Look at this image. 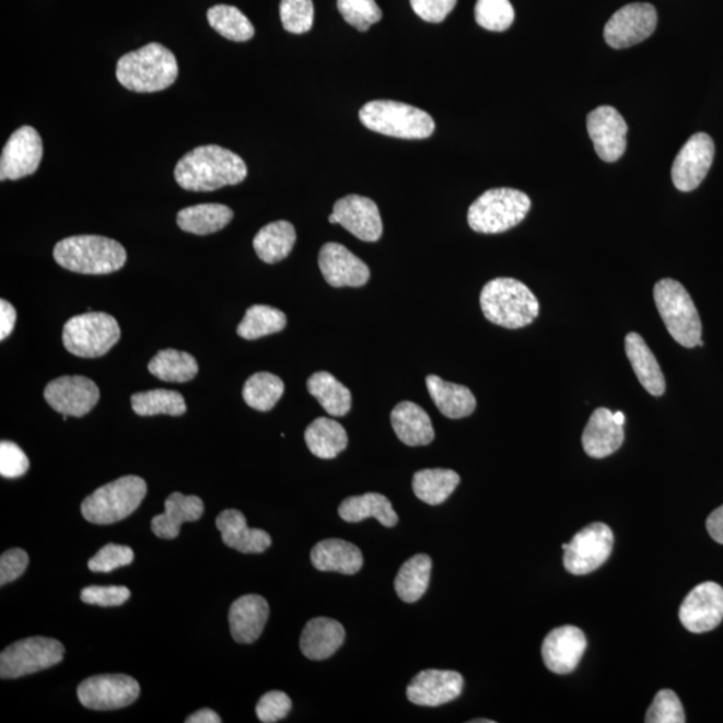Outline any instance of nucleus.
Masks as SVG:
<instances>
[{
  "label": "nucleus",
  "mask_w": 723,
  "mask_h": 723,
  "mask_svg": "<svg viewBox=\"0 0 723 723\" xmlns=\"http://www.w3.org/2000/svg\"><path fill=\"white\" fill-rule=\"evenodd\" d=\"M247 165L241 155L219 145L194 149L178 161L175 178L182 188L193 193H212L226 185L246 180Z\"/></svg>",
  "instance_id": "obj_1"
},
{
  "label": "nucleus",
  "mask_w": 723,
  "mask_h": 723,
  "mask_svg": "<svg viewBox=\"0 0 723 723\" xmlns=\"http://www.w3.org/2000/svg\"><path fill=\"white\" fill-rule=\"evenodd\" d=\"M116 77L118 82L131 92L165 91L177 80V59L165 46L149 44L119 58Z\"/></svg>",
  "instance_id": "obj_2"
},
{
  "label": "nucleus",
  "mask_w": 723,
  "mask_h": 723,
  "mask_svg": "<svg viewBox=\"0 0 723 723\" xmlns=\"http://www.w3.org/2000/svg\"><path fill=\"white\" fill-rule=\"evenodd\" d=\"M127 250L113 238L80 235L63 238L54 248V259L71 272L83 275L113 273L127 263Z\"/></svg>",
  "instance_id": "obj_3"
},
{
  "label": "nucleus",
  "mask_w": 723,
  "mask_h": 723,
  "mask_svg": "<svg viewBox=\"0 0 723 723\" xmlns=\"http://www.w3.org/2000/svg\"><path fill=\"white\" fill-rule=\"evenodd\" d=\"M480 304L491 324L511 330L530 325L540 308L534 292L512 278H498L487 283L481 291Z\"/></svg>",
  "instance_id": "obj_4"
},
{
  "label": "nucleus",
  "mask_w": 723,
  "mask_h": 723,
  "mask_svg": "<svg viewBox=\"0 0 723 723\" xmlns=\"http://www.w3.org/2000/svg\"><path fill=\"white\" fill-rule=\"evenodd\" d=\"M361 123L370 130L404 140H423L433 135L434 119L418 107L397 101H370L360 112Z\"/></svg>",
  "instance_id": "obj_5"
},
{
  "label": "nucleus",
  "mask_w": 723,
  "mask_h": 723,
  "mask_svg": "<svg viewBox=\"0 0 723 723\" xmlns=\"http://www.w3.org/2000/svg\"><path fill=\"white\" fill-rule=\"evenodd\" d=\"M654 299L663 324L674 340L687 349L703 346L701 318L683 284L674 279H662L655 284Z\"/></svg>",
  "instance_id": "obj_6"
},
{
  "label": "nucleus",
  "mask_w": 723,
  "mask_h": 723,
  "mask_svg": "<svg viewBox=\"0 0 723 723\" xmlns=\"http://www.w3.org/2000/svg\"><path fill=\"white\" fill-rule=\"evenodd\" d=\"M148 487L139 476H125L106 483L89 495L81 505L89 523L109 525L133 513L145 499Z\"/></svg>",
  "instance_id": "obj_7"
},
{
  "label": "nucleus",
  "mask_w": 723,
  "mask_h": 723,
  "mask_svg": "<svg viewBox=\"0 0 723 723\" xmlns=\"http://www.w3.org/2000/svg\"><path fill=\"white\" fill-rule=\"evenodd\" d=\"M530 199L522 190L495 188L487 190L470 206L468 223L478 233H503L527 217Z\"/></svg>",
  "instance_id": "obj_8"
},
{
  "label": "nucleus",
  "mask_w": 723,
  "mask_h": 723,
  "mask_svg": "<svg viewBox=\"0 0 723 723\" xmlns=\"http://www.w3.org/2000/svg\"><path fill=\"white\" fill-rule=\"evenodd\" d=\"M121 330L116 318L105 313H86L66 322L62 331L65 349L75 357L98 358L116 346Z\"/></svg>",
  "instance_id": "obj_9"
},
{
  "label": "nucleus",
  "mask_w": 723,
  "mask_h": 723,
  "mask_svg": "<svg viewBox=\"0 0 723 723\" xmlns=\"http://www.w3.org/2000/svg\"><path fill=\"white\" fill-rule=\"evenodd\" d=\"M65 655L57 639L34 637L15 642L0 655V677L15 679L58 665Z\"/></svg>",
  "instance_id": "obj_10"
},
{
  "label": "nucleus",
  "mask_w": 723,
  "mask_h": 723,
  "mask_svg": "<svg viewBox=\"0 0 723 723\" xmlns=\"http://www.w3.org/2000/svg\"><path fill=\"white\" fill-rule=\"evenodd\" d=\"M613 547L614 534L608 525L591 524L578 532L570 544H563L565 570L572 575H587L606 563Z\"/></svg>",
  "instance_id": "obj_11"
},
{
  "label": "nucleus",
  "mask_w": 723,
  "mask_h": 723,
  "mask_svg": "<svg viewBox=\"0 0 723 723\" xmlns=\"http://www.w3.org/2000/svg\"><path fill=\"white\" fill-rule=\"evenodd\" d=\"M78 699L86 709L116 710L129 707L140 696V685L125 674L94 675L78 686Z\"/></svg>",
  "instance_id": "obj_12"
},
{
  "label": "nucleus",
  "mask_w": 723,
  "mask_h": 723,
  "mask_svg": "<svg viewBox=\"0 0 723 723\" xmlns=\"http://www.w3.org/2000/svg\"><path fill=\"white\" fill-rule=\"evenodd\" d=\"M656 23H658V14L653 4H627L607 22L605 39L613 49H627L653 35Z\"/></svg>",
  "instance_id": "obj_13"
},
{
  "label": "nucleus",
  "mask_w": 723,
  "mask_h": 723,
  "mask_svg": "<svg viewBox=\"0 0 723 723\" xmlns=\"http://www.w3.org/2000/svg\"><path fill=\"white\" fill-rule=\"evenodd\" d=\"M44 143L33 127H22L11 135L0 158V180H21L39 168Z\"/></svg>",
  "instance_id": "obj_14"
},
{
  "label": "nucleus",
  "mask_w": 723,
  "mask_h": 723,
  "mask_svg": "<svg viewBox=\"0 0 723 723\" xmlns=\"http://www.w3.org/2000/svg\"><path fill=\"white\" fill-rule=\"evenodd\" d=\"M45 399L58 413L80 418L98 404L100 388L86 376L65 375L47 384Z\"/></svg>",
  "instance_id": "obj_15"
},
{
  "label": "nucleus",
  "mask_w": 723,
  "mask_h": 723,
  "mask_svg": "<svg viewBox=\"0 0 723 723\" xmlns=\"http://www.w3.org/2000/svg\"><path fill=\"white\" fill-rule=\"evenodd\" d=\"M715 145L707 133L692 135L674 160L672 178L680 193H691L701 185L713 164Z\"/></svg>",
  "instance_id": "obj_16"
},
{
  "label": "nucleus",
  "mask_w": 723,
  "mask_h": 723,
  "mask_svg": "<svg viewBox=\"0 0 723 723\" xmlns=\"http://www.w3.org/2000/svg\"><path fill=\"white\" fill-rule=\"evenodd\" d=\"M680 623L696 633L709 632L723 620V588L714 582L697 585L679 609Z\"/></svg>",
  "instance_id": "obj_17"
},
{
  "label": "nucleus",
  "mask_w": 723,
  "mask_h": 723,
  "mask_svg": "<svg viewBox=\"0 0 723 723\" xmlns=\"http://www.w3.org/2000/svg\"><path fill=\"white\" fill-rule=\"evenodd\" d=\"M587 130L597 155L606 163H615L625 154L629 127L613 106H599L587 117Z\"/></svg>",
  "instance_id": "obj_18"
},
{
  "label": "nucleus",
  "mask_w": 723,
  "mask_h": 723,
  "mask_svg": "<svg viewBox=\"0 0 723 723\" xmlns=\"http://www.w3.org/2000/svg\"><path fill=\"white\" fill-rule=\"evenodd\" d=\"M333 213L337 224L342 225L362 242H378L384 232L380 209L368 197L346 196L336 202Z\"/></svg>",
  "instance_id": "obj_19"
},
{
  "label": "nucleus",
  "mask_w": 723,
  "mask_h": 723,
  "mask_svg": "<svg viewBox=\"0 0 723 723\" xmlns=\"http://www.w3.org/2000/svg\"><path fill=\"white\" fill-rule=\"evenodd\" d=\"M463 675L451 670H423L418 673L406 690L411 703L418 707L438 708L462 696Z\"/></svg>",
  "instance_id": "obj_20"
},
{
  "label": "nucleus",
  "mask_w": 723,
  "mask_h": 723,
  "mask_svg": "<svg viewBox=\"0 0 723 723\" xmlns=\"http://www.w3.org/2000/svg\"><path fill=\"white\" fill-rule=\"evenodd\" d=\"M585 649L587 639L584 632L575 626L559 627L548 633L543 643V660L555 674H570L579 665Z\"/></svg>",
  "instance_id": "obj_21"
},
{
  "label": "nucleus",
  "mask_w": 723,
  "mask_h": 723,
  "mask_svg": "<svg viewBox=\"0 0 723 723\" xmlns=\"http://www.w3.org/2000/svg\"><path fill=\"white\" fill-rule=\"evenodd\" d=\"M319 268L326 282L333 287H362L369 282L370 270L348 248L338 243H327L319 253Z\"/></svg>",
  "instance_id": "obj_22"
},
{
  "label": "nucleus",
  "mask_w": 723,
  "mask_h": 723,
  "mask_svg": "<svg viewBox=\"0 0 723 723\" xmlns=\"http://www.w3.org/2000/svg\"><path fill=\"white\" fill-rule=\"evenodd\" d=\"M270 606L265 597L246 595L233 602L230 608V629L237 643H254L265 630Z\"/></svg>",
  "instance_id": "obj_23"
},
{
  "label": "nucleus",
  "mask_w": 723,
  "mask_h": 723,
  "mask_svg": "<svg viewBox=\"0 0 723 723\" xmlns=\"http://www.w3.org/2000/svg\"><path fill=\"white\" fill-rule=\"evenodd\" d=\"M623 441V425L615 421L614 411L606 408L596 409L584 429V452L593 458H606L617 452Z\"/></svg>",
  "instance_id": "obj_24"
},
{
  "label": "nucleus",
  "mask_w": 723,
  "mask_h": 723,
  "mask_svg": "<svg viewBox=\"0 0 723 723\" xmlns=\"http://www.w3.org/2000/svg\"><path fill=\"white\" fill-rule=\"evenodd\" d=\"M217 527L225 546L242 553H263L272 544L266 530L248 528L246 516L236 510L221 512Z\"/></svg>",
  "instance_id": "obj_25"
},
{
  "label": "nucleus",
  "mask_w": 723,
  "mask_h": 723,
  "mask_svg": "<svg viewBox=\"0 0 723 723\" xmlns=\"http://www.w3.org/2000/svg\"><path fill=\"white\" fill-rule=\"evenodd\" d=\"M205 513V503L197 495L175 492L165 500V512L153 517L152 530L160 539H176L183 523H194Z\"/></svg>",
  "instance_id": "obj_26"
},
{
  "label": "nucleus",
  "mask_w": 723,
  "mask_h": 723,
  "mask_svg": "<svg viewBox=\"0 0 723 723\" xmlns=\"http://www.w3.org/2000/svg\"><path fill=\"white\" fill-rule=\"evenodd\" d=\"M346 638L343 626L328 618L310 620L302 632L301 650L311 661L330 658L342 646Z\"/></svg>",
  "instance_id": "obj_27"
},
{
  "label": "nucleus",
  "mask_w": 723,
  "mask_h": 723,
  "mask_svg": "<svg viewBox=\"0 0 723 723\" xmlns=\"http://www.w3.org/2000/svg\"><path fill=\"white\" fill-rule=\"evenodd\" d=\"M311 561L318 571L339 572L354 575L363 565L361 549L349 541L327 539L316 544L311 551Z\"/></svg>",
  "instance_id": "obj_28"
},
{
  "label": "nucleus",
  "mask_w": 723,
  "mask_h": 723,
  "mask_svg": "<svg viewBox=\"0 0 723 723\" xmlns=\"http://www.w3.org/2000/svg\"><path fill=\"white\" fill-rule=\"evenodd\" d=\"M392 425L397 438L408 446L429 445L434 440L432 420L415 403H400L392 411Z\"/></svg>",
  "instance_id": "obj_29"
},
{
  "label": "nucleus",
  "mask_w": 723,
  "mask_h": 723,
  "mask_svg": "<svg viewBox=\"0 0 723 723\" xmlns=\"http://www.w3.org/2000/svg\"><path fill=\"white\" fill-rule=\"evenodd\" d=\"M625 346L627 358L642 386L651 396H663L666 390L665 375L644 339L638 333H630Z\"/></svg>",
  "instance_id": "obj_30"
},
{
  "label": "nucleus",
  "mask_w": 723,
  "mask_h": 723,
  "mask_svg": "<svg viewBox=\"0 0 723 723\" xmlns=\"http://www.w3.org/2000/svg\"><path fill=\"white\" fill-rule=\"evenodd\" d=\"M427 386L441 413L452 420L468 417L476 410L474 393L466 386L452 384L438 375H429Z\"/></svg>",
  "instance_id": "obj_31"
},
{
  "label": "nucleus",
  "mask_w": 723,
  "mask_h": 723,
  "mask_svg": "<svg viewBox=\"0 0 723 723\" xmlns=\"http://www.w3.org/2000/svg\"><path fill=\"white\" fill-rule=\"evenodd\" d=\"M339 516L348 523H361L363 520L374 517L387 528L398 523L396 511L393 510L392 501L381 493H366L352 495L339 505Z\"/></svg>",
  "instance_id": "obj_32"
},
{
  "label": "nucleus",
  "mask_w": 723,
  "mask_h": 723,
  "mask_svg": "<svg viewBox=\"0 0 723 723\" xmlns=\"http://www.w3.org/2000/svg\"><path fill=\"white\" fill-rule=\"evenodd\" d=\"M296 243L294 225L285 220L273 221L263 226L254 238V248L267 265L282 261L291 254Z\"/></svg>",
  "instance_id": "obj_33"
},
{
  "label": "nucleus",
  "mask_w": 723,
  "mask_h": 723,
  "mask_svg": "<svg viewBox=\"0 0 723 723\" xmlns=\"http://www.w3.org/2000/svg\"><path fill=\"white\" fill-rule=\"evenodd\" d=\"M307 447L322 459L336 458L349 444L348 433L339 422L320 417L311 422L304 432Z\"/></svg>",
  "instance_id": "obj_34"
},
{
  "label": "nucleus",
  "mask_w": 723,
  "mask_h": 723,
  "mask_svg": "<svg viewBox=\"0 0 723 723\" xmlns=\"http://www.w3.org/2000/svg\"><path fill=\"white\" fill-rule=\"evenodd\" d=\"M233 219L230 207L223 205H199L182 209L177 224L185 232L206 236L225 229Z\"/></svg>",
  "instance_id": "obj_35"
},
{
  "label": "nucleus",
  "mask_w": 723,
  "mask_h": 723,
  "mask_svg": "<svg viewBox=\"0 0 723 723\" xmlns=\"http://www.w3.org/2000/svg\"><path fill=\"white\" fill-rule=\"evenodd\" d=\"M433 561L428 555H416L400 567L394 587L400 600L416 603L425 595Z\"/></svg>",
  "instance_id": "obj_36"
},
{
  "label": "nucleus",
  "mask_w": 723,
  "mask_h": 723,
  "mask_svg": "<svg viewBox=\"0 0 723 723\" xmlns=\"http://www.w3.org/2000/svg\"><path fill=\"white\" fill-rule=\"evenodd\" d=\"M307 388L328 415L345 417L351 410V393L330 373L319 372L310 376Z\"/></svg>",
  "instance_id": "obj_37"
},
{
  "label": "nucleus",
  "mask_w": 723,
  "mask_h": 723,
  "mask_svg": "<svg viewBox=\"0 0 723 723\" xmlns=\"http://www.w3.org/2000/svg\"><path fill=\"white\" fill-rule=\"evenodd\" d=\"M459 476L451 469H423L413 477V491L418 499L429 505L445 503L456 491Z\"/></svg>",
  "instance_id": "obj_38"
},
{
  "label": "nucleus",
  "mask_w": 723,
  "mask_h": 723,
  "mask_svg": "<svg viewBox=\"0 0 723 723\" xmlns=\"http://www.w3.org/2000/svg\"><path fill=\"white\" fill-rule=\"evenodd\" d=\"M148 370L161 381L185 384L199 373V363L188 352L166 349L155 354Z\"/></svg>",
  "instance_id": "obj_39"
},
{
  "label": "nucleus",
  "mask_w": 723,
  "mask_h": 723,
  "mask_svg": "<svg viewBox=\"0 0 723 723\" xmlns=\"http://www.w3.org/2000/svg\"><path fill=\"white\" fill-rule=\"evenodd\" d=\"M131 409L141 417L158 415L178 417L187 411V404L178 392L155 388V390L133 394Z\"/></svg>",
  "instance_id": "obj_40"
},
{
  "label": "nucleus",
  "mask_w": 723,
  "mask_h": 723,
  "mask_svg": "<svg viewBox=\"0 0 723 723\" xmlns=\"http://www.w3.org/2000/svg\"><path fill=\"white\" fill-rule=\"evenodd\" d=\"M285 326L287 316L282 311L265 304H256L247 310L241 325L237 326V334L243 339L255 340L280 333Z\"/></svg>",
  "instance_id": "obj_41"
},
{
  "label": "nucleus",
  "mask_w": 723,
  "mask_h": 723,
  "mask_svg": "<svg viewBox=\"0 0 723 723\" xmlns=\"http://www.w3.org/2000/svg\"><path fill=\"white\" fill-rule=\"evenodd\" d=\"M208 22L213 30L226 39L247 42L254 38L253 23L235 5L218 4L208 10Z\"/></svg>",
  "instance_id": "obj_42"
},
{
  "label": "nucleus",
  "mask_w": 723,
  "mask_h": 723,
  "mask_svg": "<svg viewBox=\"0 0 723 723\" xmlns=\"http://www.w3.org/2000/svg\"><path fill=\"white\" fill-rule=\"evenodd\" d=\"M284 394L283 381L278 375L260 372L249 376L243 387V398L249 408L270 411Z\"/></svg>",
  "instance_id": "obj_43"
},
{
  "label": "nucleus",
  "mask_w": 723,
  "mask_h": 723,
  "mask_svg": "<svg viewBox=\"0 0 723 723\" xmlns=\"http://www.w3.org/2000/svg\"><path fill=\"white\" fill-rule=\"evenodd\" d=\"M476 22L489 32H505L515 21V10L510 0H477Z\"/></svg>",
  "instance_id": "obj_44"
},
{
  "label": "nucleus",
  "mask_w": 723,
  "mask_h": 723,
  "mask_svg": "<svg viewBox=\"0 0 723 723\" xmlns=\"http://www.w3.org/2000/svg\"><path fill=\"white\" fill-rule=\"evenodd\" d=\"M338 10L349 25L362 33L384 16L375 0H338Z\"/></svg>",
  "instance_id": "obj_45"
},
{
  "label": "nucleus",
  "mask_w": 723,
  "mask_h": 723,
  "mask_svg": "<svg viewBox=\"0 0 723 723\" xmlns=\"http://www.w3.org/2000/svg\"><path fill=\"white\" fill-rule=\"evenodd\" d=\"M280 20L287 32L304 34L314 25L313 0H282L280 3Z\"/></svg>",
  "instance_id": "obj_46"
},
{
  "label": "nucleus",
  "mask_w": 723,
  "mask_h": 723,
  "mask_svg": "<svg viewBox=\"0 0 723 723\" xmlns=\"http://www.w3.org/2000/svg\"><path fill=\"white\" fill-rule=\"evenodd\" d=\"M648 723H684L685 711L679 698L672 690H661L651 704L648 714Z\"/></svg>",
  "instance_id": "obj_47"
},
{
  "label": "nucleus",
  "mask_w": 723,
  "mask_h": 723,
  "mask_svg": "<svg viewBox=\"0 0 723 723\" xmlns=\"http://www.w3.org/2000/svg\"><path fill=\"white\" fill-rule=\"evenodd\" d=\"M133 560L135 552L130 547L106 544L89 560V570L92 572H112L119 569V567L131 564Z\"/></svg>",
  "instance_id": "obj_48"
},
{
  "label": "nucleus",
  "mask_w": 723,
  "mask_h": 723,
  "mask_svg": "<svg viewBox=\"0 0 723 723\" xmlns=\"http://www.w3.org/2000/svg\"><path fill=\"white\" fill-rule=\"evenodd\" d=\"M130 597V591L127 587H119V585H92L82 590L81 600L86 605H94L101 607H116L124 605Z\"/></svg>",
  "instance_id": "obj_49"
},
{
  "label": "nucleus",
  "mask_w": 723,
  "mask_h": 723,
  "mask_svg": "<svg viewBox=\"0 0 723 723\" xmlns=\"http://www.w3.org/2000/svg\"><path fill=\"white\" fill-rule=\"evenodd\" d=\"M291 708V699L285 692L270 691L256 704V715L261 722L273 723L285 719Z\"/></svg>",
  "instance_id": "obj_50"
},
{
  "label": "nucleus",
  "mask_w": 723,
  "mask_h": 723,
  "mask_svg": "<svg viewBox=\"0 0 723 723\" xmlns=\"http://www.w3.org/2000/svg\"><path fill=\"white\" fill-rule=\"evenodd\" d=\"M30 462L26 453L11 441L0 444V475L5 478H18L26 475Z\"/></svg>",
  "instance_id": "obj_51"
},
{
  "label": "nucleus",
  "mask_w": 723,
  "mask_h": 723,
  "mask_svg": "<svg viewBox=\"0 0 723 723\" xmlns=\"http://www.w3.org/2000/svg\"><path fill=\"white\" fill-rule=\"evenodd\" d=\"M28 565V555L21 548L9 549L0 558V584L5 585L16 581L25 573Z\"/></svg>",
  "instance_id": "obj_52"
},
{
  "label": "nucleus",
  "mask_w": 723,
  "mask_h": 723,
  "mask_svg": "<svg viewBox=\"0 0 723 723\" xmlns=\"http://www.w3.org/2000/svg\"><path fill=\"white\" fill-rule=\"evenodd\" d=\"M410 4L421 20L441 23L456 8L457 0H410Z\"/></svg>",
  "instance_id": "obj_53"
},
{
  "label": "nucleus",
  "mask_w": 723,
  "mask_h": 723,
  "mask_svg": "<svg viewBox=\"0 0 723 723\" xmlns=\"http://www.w3.org/2000/svg\"><path fill=\"white\" fill-rule=\"evenodd\" d=\"M16 324V311L8 301H0V340H4L13 333Z\"/></svg>",
  "instance_id": "obj_54"
},
{
  "label": "nucleus",
  "mask_w": 723,
  "mask_h": 723,
  "mask_svg": "<svg viewBox=\"0 0 723 723\" xmlns=\"http://www.w3.org/2000/svg\"><path fill=\"white\" fill-rule=\"evenodd\" d=\"M707 528L713 540L723 546V505L711 513L707 522Z\"/></svg>",
  "instance_id": "obj_55"
},
{
  "label": "nucleus",
  "mask_w": 723,
  "mask_h": 723,
  "mask_svg": "<svg viewBox=\"0 0 723 723\" xmlns=\"http://www.w3.org/2000/svg\"><path fill=\"white\" fill-rule=\"evenodd\" d=\"M187 723H220L221 719L218 713H214L211 709H201L196 711L193 715H189Z\"/></svg>",
  "instance_id": "obj_56"
},
{
  "label": "nucleus",
  "mask_w": 723,
  "mask_h": 723,
  "mask_svg": "<svg viewBox=\"0 0 723 723\" xmlns=\"http://www.w3.org/2000/svg\"><path fill=\"white\" fill-rule=\"evenodd\" d=\"M615 421L620 423V425H625L626 422V417L621 411H617V413H614Z\"/></svg>",
  "instance_id": "obj_57"
},
{
  "label": "nucleus",
  "mask_w": 723,
  "mask_h": 723,
  "mask_svg": "<svg viewBox=\"0 0 723 723\" xmlns=\"http://www.w3.org/2000/svg\"><path fill=\"white\" fill-rule=\"evenodd\" d=\"M483 722L493 723L494 721H492V720H475V721H471V723H483Z\"/></svg>",
  "instance_id": "obj_58"
}]
</instances>
